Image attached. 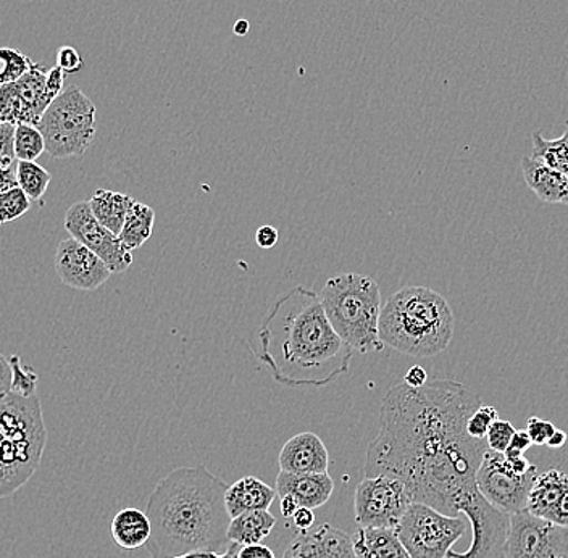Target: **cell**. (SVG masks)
<instances>
[{
  "label": "cell",
  "instance_id": "24",
  "mask_svg": "<svg viewBox=\"0 0 568 558\" xmlns=\"http://www.w3.org/2000/svg\"><path fill=\"white\" fill-rule=\"evenodd\" d=\"M88 202L98 222L119 236L134 199L123 192L98 190Z\"/></svg>",
  "mask_w": 568,
  "mask_h": 558
},
{
  "label": "cell",
  "instance_id": "38",
  "mask_svg": "<svg viewBox=\"0 0 568 558\" xmlns=\"http://www.w3.org/2000/svg\"><path fill=\"white\" fill-rule=\"evenodd\" d=\"M532 446L530 436H528L527 429H518L515 432L513 440H510L509 447H507V457H521Z\"/></svg>",
  "mask_w": 568,
  "mask_h": 558
},
{
  "label": "cell",
  "instance_id": "26",
  "mask_svg": "<svg viewBox=\"0 0 568 558\" xmlns=\"http://www.w3.org/2000/svg\"><path fill=\"white\" fill-rule=\"evenodd\" d=\"M155 210L142 202L134 201L128 212L122 233L119 234L120 243L128 252L133 254L142 247L145 241L154 233Z\"/></svg>",
  "mask_w": 568,
  "mask_h": 558
},
{
  "label": "cell",
  "instance_id": "34",
  "mask_svg": "<svg viewBox=\"0 0 568 558\" xmlns=\"http://www.w3.org/2000/svg\"><path fill=\"white\" fill-rule=\"evenodd\" d=\"M515 432L517 429L514 428L513 423L497 418L489 428L488 435H486V444H488L489 450L500 454L506 453Z\"/></svg>",
  "mask_w": 568,
  "mask_h": 558
},
{
  "label": "cell",
  "instance_id": "46",
  "mask_svg": "<svg viewBox=\"0 0 568 558\" xmlns=\"http://www.w3.org/2000/svg\"><path fill=\"white\" fill-rule=\"evenodd\" d=\"M280 500H282L280 507H282V515L284 518H293V515L296 514L297 508H301L297 506V503L293 499V497H282Z\"/></svg>",
  "mask_w": 568,
  "mask_h": 558
},
{
  "label": "cell",
  "instance_id": "29",
  "mask_svg": "<svg viewBox=\"0 0 568 558\" xmlns=\"http://www.w3.org/2000/svg\"><path fill=\"white\" fill-rule=\"evenodd\" d=\"M45 152V141L34 124L20 123L16 130V155L21 162H36Z\"/></svg>",
  "mask_w": 568,
  "mask_h": 558
},
{
  "label": "cell",
  "instance_id": "23",
  "mask_svg": "<svg viewBox=\"0 0 568 558\" xmlns=\"http://www.w3.org/2000/svg\"><path fill=\"white\" fill-rule=\"evenodd\" d=\"M110 532L120 549L138 550L151 541V520L140 508H123L113 517Z\"/></svg>",
  "mask_w": 568,
  "mask_h": 558
},
{
  "label": "cell",
  "instance_id": "22",
  "mask_svg": "<svg viewBox=\"0 0 568 558\" xmlns=\"http://www.w3.org/2000/svg\"><path fill=\"white\" fill-rule=\"evenodd\" d=\"M353 544L357 558H412L396 529L358 528Z\"/></svg>",
  "mask_w": 568,
  "mask_h": 558
},
{
  "label": "cell",
  "instance_id": "18",
  "mask_svg": "<svg viewBox=\"0 0 568 558\" xmlns=\"http://www.w3.org/2000/svg\"><path fill=\"white\" fill-rule=\"evenodd\" d=\"M280 470L287 473H328L329 454L315 433H300L284 444L278 457Z\"/></svg>",
  "mask_w": 568,
  "mask_h": 558
},
{
  "label": "cell",
  "instance_id": "8",
  "mask_svg": "<svg viewBox=\"0 0 568 558\" xmlns=\"http://www.w3.org/2000/svg\"><path fill=\"white\" fill-rule=\"evenodd\" d=\"M464 518L450 517L426 504L412 503L396 532L412 558H447L468 531Z\"/></svg>",
  "mask_w": 568,
  "mask_h": 558
},
{
  "label": "cell",
  "instance_id": "1",
  "mask_svg": "<svg viewBox=\"0 0 568 558\" xmlns=\"http://www.w3.org/2000/svg\"><path fill=\"white\" fill-rule=\"evenodd\" d=\"M479 407L477 394L450 379L422 387L397 384L383 399L365 476H393L406 485L412 503L450 517L465 514L483 496L477 471L485 440L467 433L468 418Z\"/></svg>",
  "mask_w": 568,
  "mask_h": 558
},
{
  "label": "cell",
  "instance_id": "25",
  "mask_svg": "<svg viewBox=\"0 0 568 558\" xmlns=\"http://www.w3.org/2000/svg\"><path fill=\"white\" fill-rule=\"evenodd\" d=\"M275 525L276 518L268 510L246 511V514L237 515V517L231 518L230 542L241 547L262 544L265 538H268Z\"/></svg>",
  "mask_w": 568,
  "mask_h": 558
},
{
  "label": "cell",
  "instance_id": "13",
  "mask_svg": "<svg viewBox=\"0 0 568 558\" xmlns=\"http://www.w3.org/2000/svg\"><path fill=\"white\" fill-rule=\"evenodd\" d=\"M65 230L73 240L87 245L109 266L112 273H123L133 265V254L120 243V237L95 219L89 202H77L65 213Z\"/></svg>",
  "mask_w": 568,
  "mask_h": 558
},
{
  "label": "cell",
  "instance_id": "15",
  "mask_svg": "<svg viewBox=\"0 0 568 558\" xmlns=\"http://www.w3.org/2000/svg\"><path fill=\"white\" fill-rule=\"evenodd\" d=\"M55 272L65 286L77 291L99 290L113 275L101 257L73 237L57 247Z\"/></svg>",
  "mask_w": 568,
  "mask_h": 558
},
{
  "label": "cell",
  "instance_id": "35",
  "mask_svg": "<svg viewBox=\"0 0 568 558\" xmlns=\"http://www.w3.org/2000/svg\"><path fill=\"white\" fill-rule=\"evenodd\" d=\"M16 124L0 123V166L6 170L17 169Z\"/></svg>",
  "mask_w": 568,
  "mask_h": 558
},
{
  "label": "cell",
  "instance_id": "47",
  "mask_svg": "<svg viewBox=\"0 0 568 558\" xmlns=\"http://www.w3.org/2000/svg\"><path fill=\"white\" fill-rule=\"evenodd\" d=\"M567 439L568 437L566 432H562V429H556V433L550 436V439L546 446H548L549 449H562V447L567 444Z\"/></svg>",
  "mask_w": 568,
  "mask_h": 558
},
{
  "label": "cell",
  "instance_id": "10",
  "mask_svg": "<svg viewBox=\"0 0 568 558\" xmlns=\"http://www.w3.org/2000/svg\"><path fill=\"white\" fill-rule=\"evenodd\" d=\"M538 470L518 475L513 470L506 455L486 450L477 471L479 493L497 510L514 515L527 510L528 494Z\"/></svg>",
  "mask_w": 568,
  "mask_h": 558
},
{
  "label": "cell",
  "instance_id": "3",
  "mask_svg": "<svg viewBox=\"0 0 568 558\" xmlns=\"http://www.w3.org/2000/svg\"><path fill=\"white\" fill-rule=\"evenodd\" d=\"M226 490L229 485L204 465L176 468L159 481L145 507L152 526L148 542L152 557L229 549Z\"/></svg>",
  "mask_w": 568,
  "mask_h": 558
},
{
  "label": "cell",
  "instance_id": "21",
  "mask_svg": "<svg viewBox=\"0 0 568 558\" xmlns=\"http://www.w3.org/2000/svg\"><path fill=\"white\" fill-rule=\"evenodd\" d=\"M276 496L278 494L272 486L255 476H246L229 486L225 497L226 508H229L231 518L246 514V511L268 510Z\"/></svg>",
  "mask_w": 568,
  "mask_h": 558
},
{
  "label": "cell",
  "instance_id": "9",
  "mask_svg": "<svg viewBox=\"0 0 568 558\" xmlns=\"http://www.w3.org/2000/svg\"><path fill=\"white\" fill-rule=\"evenodd\" d=\"M410 504V494L399 479L365 476L355 490V521L361 528L396 529Z\"/></svg>",
  "mask_w": 568,
  "mask_h": 558
},
{
  "label": "cell",
  "instance_id": "5",
  "mask_svg": "<svg viewBox=\"0 0 568 558\" xmlns=\"http://www.w3.org/2000/svg\"><path fill=\"white\" fill-rule=\"evenodd\" d=\"M48 443L41 400L10 393L0 400V499L33 478Z\"/></svg>",
  "mask_w": 568,
  "mask_h": 558
},
{
  "label": "cell",
  "instance_id": "36",
  "mask_svg": "<svg viewBox=\"0 0 568 558\" xmlns=\"http://www.w3.org/2000/svg\"><path fill=\"white\" fill-rule=\"evenodd\" d=\"M556 426L548 419H541L538 417H531L527 423V433L530 436L531 443L536 446H546L550 436L556 433Z\"/></svg>",
  "mask_w": 568,
  "mask_h": 558
},
{
  "label": "cell",
  "instance_id": "20",
  "mask_svg": "<svg viewBox=\"0 0 568 558\" xmlns=\"http://www.w3.org/2000/svg\"><path fill=\"white\" fill-rule=\"evenodd\" d=\"M525 183L539 201L568 205V177L532 158L521 159Z\"/></svg>",
  "mask_w": 568,
  "mask_h": 558
},
{
  "label": "cell",
  "instance_id": "19",
  "mask_svg": "<svg viewBox=\"0 0 568 558\" xmlns=\"http://www.w3.org/2000/svg\"><path fill=\"white\" fill-rule=\"evenodd\" d=\"M568 490L567 473L548 470L536 475L535 481L528 494L527 510L536 517L552 521L557 507Z\"/></svg>",
  "mask_w": 568,
  "mask_h": 558
},
{
  "label": "cell",
  "instance_id": "40",
  "mask_svg": "<svg viewBox=\"0 0 568 558\" xmlns=\"http://www.w3.org/2000/svg\"><path fill=\"white\" fill-rule=\"evenodd\" d=\"M278 240V230L270 225L258 227L257 233H255V243H257L258 247L262 248L275 247Z\"/></svg>",
  "mask_w": 568,
  "mask_h": 558
},
{
  "label": "cell",
  "instance_id": "11",
  "mask_svg": "<svg viewBox=\"0 0 568 558\" xmlns=\"http://www.w3.org/2000/svg\"><path fill=\"white\" fill-rule=\"evenodd\" d=\"M504 558H568V528L528 510L510 515Z\"/></svg>",
  "mask_w": 568,
  "mask_h": 558
},
{
  "label": "cell",
  "instance_id": "2",
  "mask_svg": "<svg viewBox=\"0 0 568 558\" xmlns=\"http://www.w3.org/2000/svg\"><path fill=\"white\" fill-rule=\"evenodd\" d=\"M354 351L337 336L314 291L297 286L276 301L258 329V361L276 383L323 387L347 373Z\"/></svg>",
  "mask_w": 568,
  "mask_h": 558
},
{
  "label": "cell",
  "instance_id": "32",
  "mask_svg": "<svg viewBox=\"0 0 568 558\" xmlns=\"http://www.w3.org/2000/svg\"><path fill=\"white\" fill-rule=\"evenodd\" d=\"M12 368V393L18 396L33 397L38 394L39 375L33 368L27 367L18 355L9 358Z\"/></svg>",
  "mask_w": 568,
  "mask_h": 558
},
{
  "label": "cell",
  "instance_id": "17",
  "mask_svg": "<svg viewBox=\"0 0 568 558\" xmlns=\"http://www.w3.org/2000/svg\"><path fill=\"white\" fill-rule=\"evenodd\" d=\"M276 494L282 497H293L297 506L315 508L325 506L332 499L335 481L328 473H287L280 470L276 476Z\"/></svg>",
  "mask_w": 568,
  "mask_h": 558
},
{
  "label": "cell",
  "instance_id": "6",
  "mask_svg": "<svg viewBox=\"0 0 568 558\" xmlns=\"http://www.w3.org/2000/svg\"><path fill=\"white\" fill-rule=\"evenodd\" d=\"M318 296L333 329L351 349L358 354L383 351V302L375 280L358 273H341L326 281Z\"/></svg>",
  "mask_w": 568,
  "mask_h": 558
},
{
  "label": "cell",
  "instance_id": "7",
  "mask_svg": "<svg viewBox=\"0 0 568 558\" xmlns=\"http://www.w3.org/2000/svg\"><path fill=\"white\" fill-rule=\"evenodd\" d=\"M38 128L51 158H80L87 154L98 131L94 102L80 88H65L45 110Z\"/></svg>",
  "mask_w": 568,
  "mask_h": 558
},
{
  "label": "cell",
  "instance_id": "30",
  "mask_svg": "<svg viewBox=\"0 0 568 558\" xmlns=\"http://www.w3.org/2000/svg\"><path fill=\"white\" fill-rule=\"evenodd\" d=\"M36 63L23 52L12 48H0V87L16 83L33 70Z\"/></svg>",
  "mask_w": 568,
  "mask_h": 558
},
{
  "label": "cell",
  "instance_id": "14",
  "mask_svg": "<svg viewBox=\"0 0 568 558\" xmlns=\"http://www.w3.org/2000/svg\"><path fill=\"white\" fill-rule=\"evenodd\" d=\"M474 539L465 552L449 550L447 558H504L510 528V515L497 510L485 497H479L465 511Z\"/></svg>",
  "mask_w": 568,
  "mask_h": 558
},
{
  "label": "cell",
  "instance_id": "4",
  "mask_svg": "<svg viewBox=\"0 0 568 558\" xmlns=\"http://www.w3.org/2000/svg\"><path fill=\"white\" fill-rule=\"evenodd\" d=\"M379 337L410 357H435L454 337V314L446 298L425 286H406L383 305Z\"/></svg>",
  "mask_w": 568,
  "mask_h": 558
},
{
  "label": "cell",
  "instance_id": "43",
  "mask_svg": "<svg viewBox=\"0 0 568 558\" xmlns=\"http://www.w3.org/2000/svg\"><path fill=\"white\" fill-rule=\"evenodd\" d=\"M237 558H276V556L270 547L254 544V546L241 547Z\"/></svg>",
  "mask_w": 568,
  "mask_h": 558
},
{
  "label": "cell",
  "instance_id": "33",
  "mask_svg": "<svg viewBox=\"0 0 568 558\" xmlns=\"http://www.w3.org/2000/svg\"><path fill=\"white\" fill-rule=\"evenodd\" d=\"M499 418V414L495 407H488V405H481V407L477 408L474 414L470 415L467 422V433L475 439L486 440V435H488L489 428H491L493 423Z\"/></svg>",
  "mask_w": 568,
  "mask_h": 558
},
{
  "label": "cell",
  "instance_id": "12",
  "mask_svg": "<svg viewBox=\"0 0 568 558\" xmlns=\"http://www.w3.org/2000/svg\"><path fill=\"white\" fill-rule=\"evenodd\" d=\"M49 70L36 63L16 83L0 87V123H28L38 126L59 92L49 87Z\"/></svg>",
  "mask_w": 568,
  "mask_h": 558
},
{
  "label": "cell",
  "instance_id": "16",
  "mask_svg": "<svg viewBox=\"0 0 568 558\" xmlns=\"http://www.w3.org/2000/svg\"><path fill=\"white\" fill-rule=\"evenodd\" d=\"M283 558H357L353 536L325 524L314 531L302 532L287 546Z\"/></svg>",
  "mask_w": 568,
  "mask_h": 558
},
{
  "label": "cell",
  "instance_id": "44",
  "mask_svg": "<svg viewBox=\"0 0 568 558\" xmlns=\"http://www.w3.org/2000/svg\"><path fill=\"white\" fill-rule=\"evenodd\" d=\"M404 383L410 387H422L428 383V375H426L425 368H422L420 365H414L404 376Z\"/></svg>",
  "mask_w": 568,
  "mask_h": 558
},
{
  "label": "cell",
  "instance_id": "41",
  "mask_svg": "<svg viewBox=\"0 0 568 558\" xmlns=\"http://www.w3.org/2000/svg\"><path fill=\"white\" fill-rule=\"evenodd\" d=\"M241 546L237 544L231 542L229 549L223 554L212 552V550H195V552L183 554V556L172 557V558H237V552H240Z\"/></svg>",
  "mask_w": 568,
  "mask_h": 558
},
{
  "label": "cell",
  "instance_id": "45",
  "mask_svg": "<svg viewBox=\"0 0 568 558\" xmlns=\"http://www.w3.org/2000/svg\"><path fill=\"white\" fill-rule=\"evenodd\" d=\"M18 186L17 169L6 170L0 166V192Z\"/></svg>",
  "mask_w": 568,
  "mask_h": 558
},
{
  "label": "cell",
  "instance_id": "28",
  "mask_svg": "<svg viewBox=\"0 0 568 558\" xmlns=\"http://www.w3.org/2000/svg\"><path fill=\"white\" fill-rule=\"evenodd\" d=\"M51 173L36 162H17L18 187L30 197L31 202H39L44 199L45 192L51 184Z\"/></svg>",
  "mask_w": 568,
  "mask_h": 558
},
{
  "label": "cell",
  "instance_id": "42",
  "mask_svg": "<svg viewBox=\"0 0 568 558\" xmlns=\"http://www.w3.org/2000/svg\"><path fill=\"white\" fill-rule=\"evenodd\" d=\"M293 524L301 532L311 531L312 526L315 524L314 510L305 507L297 508L296 514L293 515Z\"/></svg>",
  "mask_w": 568,
  "mask_h": 558
},
{
  "label": "cell",
  "instance_id": "37",
  "mask_svg": "<svg viewBox=\"0 0 568 558\" xmlns=\"http://www.w3.org/2000/svg\"><path fill=\"white\" fill-rule=\"evenodd\" d=\"M57 67H60L65 73H78L83 69V59L80 52L71 45H63L57 52Z\"/></svg>",
  "mask_w": 568,
  "mask_h": 558
},
{
  "label": "cell",
  "instance_id": "39",
  "mask_svg": "<svg viewBox=\"0 0 568 558\" xmlns=\"http://www.w3.org/2000/svg\"><path fill=\"white\" fill-rule=\"evenodd\" d=\"M12 393V368L9 358L0 354V400L6 399Z\"/></svg>",
  "mask_w": 568,
  "mask_h": 558
},
{
  "label": "cell",
  "instance_id": "48",
  "mask_svg": "<svg viewBox=\"0 0 568 558\" xmlns=\"http://www.w3.org/2000/svg\"><path fill=\"white\" fill-rule=\"evenodd\" d=\"M248 30V23L246 20H240L236 23V27H234V33L237 35H244L247 33Z\"/></svg>",
  "mask_w": 568,
  "mask_h": 558
},
{
  "label": "cell",
  "instance_id": "27",
  "mask_svg": "<svg viewBox=\"0 0 568 558\" xmlns=\"http://www.w3.org/2000/svg\"><path fill=\"white\" fill-rule=\"evenodd\" d=\"M532 159L545 163L568 177V126L557 140H546L541 133H532Z\"/></svg>",
  "mask_w": 568,
  "mask_h": 558
},
{
  "label": "cell",
  "instance_id": "31",
  "mask_svg": "<svg viewBox=\"0 0 568 558\" xmlns=\"http://www.w3.org/2000/svg\"><path fill=\"white\" fill-rule=\"evenodd\" d=\"M30 209V197L20 187H10V190L0 192V226L16 222L27 215Z\"/></svg>",
  "mask_w": 568,
  "mask_h": 558
}]
</instances>
